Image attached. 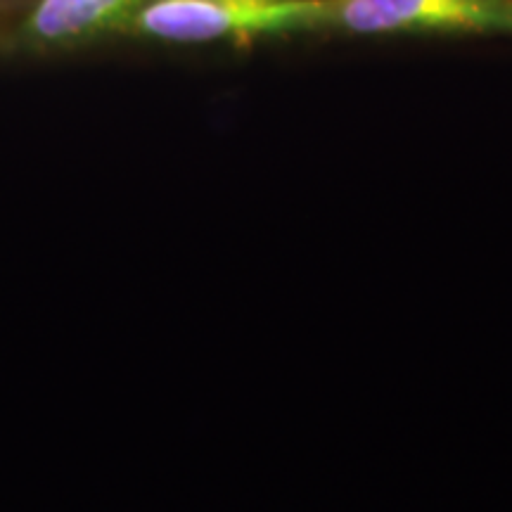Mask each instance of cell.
<instances>
[{
	"instance_id": "2",
	"label": "cell",
	"mask_w": 512,
	"mask_h": 512,
	"mask_svg": "<svg viewBox=\"0 0 512 512\" xmlns=\"http://www.w3.org/2000/svg\"><path fill=\"white\" fill-rule=\"evenodd\" d=\"M325 29L354 36H512V0H328Z\"/></svg>"
},
{
	"instance_id": "1",
	"label": "cell",
	"mask_w": 512,
	"mask_h": 512,
	"mask_svg": "<svg viewBox=\"0 0 512 512\" xmlns=\"http://www.w3.org/2000/svg\"><path fill=\"white\" fill-rule=\"evenodd\" d=\"M328 0H147L128 27L164 43H219L325 29Z\"/></svg>"
},
{
	"instance_id": "3",
	"label": "cell",
	"mask_w": 512,
	"mask_h": 512,
	"mask_svg": "<svg viewBox=\"0 0 512 512\" xmlns=\"http://www.w3.org/2000/svg\"><path fill=\"white\" fill-rule=\"evenodd\" d=\"M147 0H38L27 19V38L43 46H69L119 29Z\"/></svg>"
}]
</instances>
